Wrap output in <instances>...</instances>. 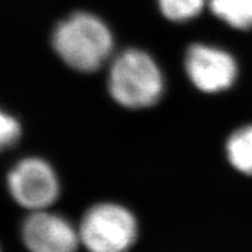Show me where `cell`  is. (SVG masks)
I'll use <instances>...</instances> for the list:
<instances>
[{
	"label": "cell",
	"instance_id": "6da1fadb",
	"mask_svg": "<svg viewBox=\"0 0 252 252\" xmlns=\"http://www.w3.org/2000/svg\"><path fill=\"white\" fill-rule=\"evenodd\" d=\"M51 46L65 65L77 72L93 73L113 59L114 37L100 17L76 12L55 26Z\"/></svg>",
	"mask_w": 252,
	"mask_h": 252
},
{
	"label": "cell",
	"instance_id": "7a4b0ae2",
	"mask_svg": "<svg viewBox=\"0 0 252 252\" xmlns=\"http://www.w3.org/2000/svg\"><path fill=\"white\" fill-rule=\"evenodd\" d=\"M108 90L123 108L147 109L160 101L165 80L159 64L147 51L129 48L110 61Z\"/></svg>",
	"mask_w": 252,
	"mask_h": 252
},
{
	"label": "cell",
	"instance_id": "3957f363",
	"mask_svg": "<svg viewBox=\"0 0 252 252\" xmlns=\"http://www.w3.org/2000/svg\"><path fill=\"white\" fill-rule=\"evenodd\" d=\"M78 232L90 252H128L138 238V223L123 205L100 202L83 215Z\"/></svg>",
	"mask_w": 252,
	"mask_h": 252
},
{
	"label": "cell",
	"instance_id": "277c9868",
	"mask_svg": "<svg viewBox=\"0 0 252 252\" xmlns=\"http://www.w3.org/2000/svg\"><path fill=\"white\" fill-rule=\"evenodd\" d=\"M5 185L13 201L29 211L51 208L61 195L57 172L40 157H25L13 164L6 173Z\"/></svg>",
	"mask_w": 252,
	"mask_h": 252
},
{
	"label": "cell",
	"instance_id": "5b68a950",
	"mask_svg": "<svg viewBox=\"0 0 252 252\" xmlns=\"http://www.w3.org/2000/svg\"><path fill=\"white\" fill-rule=\"evenodd\" d=\"M185 69L198 91L220 94L233 86L238 65L233 55L214 45L193 44L186 53Z\"/></svg>",
	"mask_w": 252,
	"mask_h": 252
},
{
	"label": "cell",
	"instance_id": "8992f818",
	"mask_svg": "<svg viewBox=\"0 0 252 252\" xmlns=\"http://www.w3.org/2000/svg\"><path fill=\"white\" fill-rule=\"evenodd\" d=\"M21 234L30 252H76L81 242L73 224L49 209L30 211Z\"/></svg>",
	"mask_w": 252,
	"mask_h": 252
},
{
	"label": "cell",
	"instance_id": "52a82bcc",
	"mask_svg": "<svg viewBox=\"0 0 252 252\" xmlns=\"http://www.w3.org/2000/svg\"><path fill=\"white\" fill-rule=\"evenodd\" d=\"M225 154L234 169L252 176V125L238 128L230 134L225 144Z\"/></svg>",
	"mask_w": 252,
	"mask_h": 252
},
{
	"label": "cell",
	"instance_id": "ba28073f",
	"mask_svg": "<svg viewBox=\"0 0 252 252\" xmlns=\"http://www.w3.org/2000/svg\"><path fill=\"white\" fill-rule=\"evenodd\" d=\"M211 12L236 30L252 29V0H209Z\"/></svg>",
	"mask_w": 252,
	"mask_h": 252
},
{
	"label": "cell",
	"instance_id": "9c48e42d",
	"mask_svg": "<svg viewBox=\"0 0 252 252\" xmlns=\"http://www.w3.org/2000/svg\"><path fill=\"white\" fill-rule=\"evenodd\" d=\"M209 0H158L159 9L168 21L183 23L200 14Z\"/></svg>",
	"mask_w": 252,
	"mask_h": 252
},
{
	"label": "cell",
	"instance_id": "30bf717a",
	"mask_svg": "<svg viewBox=\"0 0 252 252\" xmlns=\"http://www.w3.org/2000/svg\"><path fill=\"white\" fill-rule=\"evenodd\" d=\"M22 133V123L19 119L0 106V154L16 146Z\"/></svg>",
	"mask_w": 252,
	"mask_h": 252
}]
</instances>
